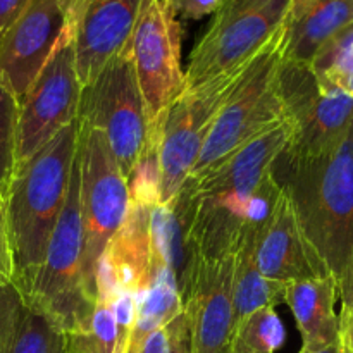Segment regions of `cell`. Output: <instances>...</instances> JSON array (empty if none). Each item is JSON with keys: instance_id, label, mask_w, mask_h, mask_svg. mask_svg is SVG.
Here are the masks:
<instances>
[{"instance_id": "f1b7e54d", "label": "cell", "mask_w": 353, "mask_h": 353, "mask_svg": "<svg viewBox=\"0 0 353 353\" xmlns=\"http://www.w3.org/2000/svg\"><path fill=\"white\" fill-rule=\"evenodd\" d=\"M0 283L12 285V252H10L6 199L2 196H0Z\"/></svg>"}, {"instance_id": "ac0fdd59", "label": "cell", "mask_w": 353, "mask_h": 353, "mask_svg": "<svg viewBox=\"0 0 353 353\" xmlns=\"http://www.w3.org/2000/svg\"><path fill=\"white\" fill-rule=\"evenodd\" d=\"M338 283L333 276L302 279L286 285L285 303L292 309L302 350L319 352L340 341V319L334 312Z\"/></svg>"}, {"instance_id": "7c38bea8", "label": "cell", "mask_w": 353, "mask_h": 353, "mask_svg": "<svg viewBox=\"0 0 353 353\" xmlns=\"http://www.w3.org/2000/svg\"><path fill=\"white\" fill-rule=\"evenodd\" d=\"M181 41L183 26L168 3L143 0L130 47L150 126L185 88Z\"/></svg>"}, {"instance_id": "7402d4cb", "label": "cell", "mask_w": 353, "mask_h": 353, "mask_svg": "<svg viewBox=\"0 0 353 353\" xmlns=\"http://www.w3.org/2000/svg\"><path fill=\"white\" fill-rule=\"evenodd\" d=\"M285 343V327L274 307H262L234 326L230 353H276Z\"/></svg>"}, {"instance_id": "836d02e7", "label": "cell", "mask_w": 353, "mask_h": 353, "mask_svg": "<svg viewBox=\"0 0 353 353\" xmlns=\"http://www.w3.org/2000/svg\"><path fill=\"white\" fill-rule=\"evenodd\" d=\"M299 353H307V352H299ZM309 353H343V348H341V341H338L336 345H331V347L324 348V350L309 352Z\"/></svg>"}, {"instance_id": "3957f363", "label": "cell", "mask_w": 353, "mask_h": 353, "mask_svg": "<svg viewBox=\"0 0 353 353\" xmlns=\"http://www.w3.org/2000/svg\"><path fill=\"white\" fill-rule=\"evenodd\" d=\"M292 126L286 119L238 148L196 185V212L192 234L205 261H221L233 254L247 217L248 203L272 165L288 147Z\"/></svg>"}, {"instance_id": "e0dca14e", "label": "cell", "mask_w": 353, "mask_h": 353, "mask_svg": "<svg viewBox=\"0 0 353 353\" xmlns=\"http://www.w3.org/2000/svg\"><path fill=\"white\" fill-rule=\"evenodd\" d=\"M196 200V185L188 178L171 202L152 207L150 212L152 259L169 268L181 305L202 261L192 234Z\"/></svg>"}, {"instance_id": "8d00e7d4", "label": "cell", "mask_w": 353, "mask_h": 353, "mask_svg": "<svg viewBox=\"0 0 353 353\" xmlns=\"http://www.w3.org/2000/svg\"><path fill=\"white\" fill-rule=\"evenodd\" d=\"M0 43H2V37H0Z\"/></svg>"}, {"instance_id": "4fadbf2b", "label": "cell", "mask_w": 353, "mask_h": 353, "mask_svg": "<svg viewBox=\"0 0 353 353\" xmlns=\"http://www.w3.org/2000/svg\"><path fill=\"white\" fill-rule=\"evenodd\" d=\"M71 30L64 0H33L0 43V74L23 99L48 59Z\"/></svg>"}, {"instance_id": "ba28073f", "label": "cell", "mask_w": 353, "mask_h": 353, "mask_svg": "<svg viewBox=\"0 0 353 353\" xmlns=\"http://www.w3.org/2000/svg\"><path fill=\"white\" fill-rule=\"evenodd\" d=\"M78 119L102 131L124 178L148 147L150 123L130 43L83 86Z\"/></svg>"}, {"instance_id": "4316f807", "label": "cell", "mask_w": 353, "mask_h": 353, "mask_svg": "<svg viewBox=\"0 0 353 353\" xmlns=\"http://www.w3.org/2000/svg\"><path fill=\"white\" fill-rule=\"evenodd\" d=\"M24 307L16 286L0 283V353H12Z\"/></svg>"}, {"instance_id": "484cf974", "label": "cell", "mask_w": 353, "mask_h": 353, "mask_svg": "<svg viewBox=\"0 0 353 353\" xmlns=\"http://www.w3.org/2000/svg\"><path fill=\"white\" fill-rule=\"evenodd\" d=\"M12 353H64V333L43 314L26 305Z\"/></svg>"}, {"instance_id": "8992f818", "label": "cell", "mask_w": 353, "mask_h": 353, "mask_svg": "<svg viewBox=\"0 0 353 353\" xmlns=\"http://www.w3.org/2000/svg\"><path fill=\"white\" fill-rule=\"evenodd\" d=\"M292 0H223L193 47L183 92L240 72L285 26Z\"/></svg>"}, {"instance_id": "e575fe53", "label": "cell", "mask_w": 353, "mask_h": 353, "mask_svg": "<svg viewBox=\"0 0 353 353\" xmlns=\"http://www.w3.org/2000/svg\"><path fill=\"white\" fill-rule=\"evenodd\" d=\"M343 92H345V93H348V95H350L352 99H353V72L350 74V78L347 79V83H345Z\"/></svg>"}, {"instance_id": "603a6c76", "label": "cell", "mask_w": 353, "mask_h": 353, "mask_svg": "<svg viewBox=\"0 0 353 353\" xmlns=\"http://www.w3.org/2000/svg\"><path fill=\"white\" fill-rule=\"evenodd\" d=\"M112 295H97L90 323L83 330L64 334V353H117Z\"/></svg>"}, {"instance_id": "83f0119b", "label": "cell", "mask_w": 353, "mask_h": 353, "mask_svg": "<svg viewBox=\"0 0 353 353\" xmlns=\"http://www.w3.org/2000/svg\"><path fill=\"white\" fill-rule=\"evenodd\" d=\"M164 2L176 17L199 21L216 12L223 0H164Z\"/></svg>"}, {"instance_id": "d6986e66", "label": "cell", "mask_w": 353, "mask_h": 353, "mask_svg": "<svg viewBox=\"0 0 353 353\" xmlns=\"http://www.w3.org/2000/svg\"><path fill=\"white\" fill-rule=\"evenodd\" d=\"M353 23V0H312L292 7L285 23L283 61L309 65L331 37Z\"/></svg>"}, {"instance_id": "74e56055", "label": "cell", "mask_w": 353, "mask_h": 353, "mask_svg": "<svg viewBox=\"0 0 353 353\" xmlns=\"http://www.w3.org/2000/svg\"><path fill=\"white\" fill-rule=\"evenodd\" d=\"M226 353H230V352H226Z\"/></svg>"}, {"instance_id": "5b68a950", "label": "cell", "mask_w": 353, "mask_h": 353, "mask_svg": "<svg viewBox=\"0 0 353 353\" xmlns=\"http://www.w3.org/2000/svg\"><path fill=\"white\" fill-rule=\"evenodd\" d=\"M81 257V169L76 148L64 207L52 231L33 290L24 302L50 319L64 334L83 330L95 309V302L86 295L83 283Z\"/></svg>"}, {"instance_id": "44dd1931", "label": "cell", "mask_w": 353, "mask_h": 353, "mask_svg": "<svg viewBox=\"0 0 353 353\" xmlns=\"http://www.w3.org/2000/svg\"><path fill=\"white\" fill-rule=\"evenodd\" d=\"M183 310L176 283L165 264L152 259L150 285L137 296V314L131 326L126 353H138L154 331L165 324Z\"/></svg>"}, {"instance_id": "7a4b0ae2", "label": "cell", "mask_w": 353, "mask_h": 353, "mask_svg": "<svg viewBox=\"0 0 353 353\" xmlns=\"http://www.w3.org/2000/svg\"><path fill=\"white\" fill-rule=\"evenodd\" d=\"M79 121L62 128L45 147L17 165L6 196L12 285L26 302L43 264L71 183Z\"/></svg>"}, {"instance_id": "1f68e13d", "label": "cell", "mask_w": 353, "mask_h": 353, "mask_svg": "<svg viewBox=\"0 0 353 353\" xmlns=\"http://www.w3.org/2000/svg\"><path fill=\"white\" fill-rule=\"evenodd\" d=\"M138 353H171V345H169L165 327L154 331V333L147 338V341H145L143 347H141V350Z\"/></svg>"}, {"instance_id": "5bb4252c", "label": "cell", "mask_w": 353, "mask_h": 353, "mask_svg": "<svg viewBox=\"0 0 353 353\" xmlns=\"http://www.w3.org/2000/svg\"><path fill=\"white\" fill-rule=\"evenodd\" d=\"M83 86L131 40L143 0H64Z\"/></svg>"}, {"instance_id": "30bf717a", "label": "cell", "mask_w": 353, "mask_h": 353, "mask_svg": "<svg viewBox=\"0 0 353 353\" xmlns=\"http://www.w3.org/2000/svg\"><path fill=\"white\" fill-rule=\"evenodd\" d=\"M240 72L214 79L193 92H183L157 121L161 205L171 202L192 174L214 121Z\"/></svg>"}, {"instance_id": "4dcf8cb0", "label": "cell", "mask_w": 353, "mask_h": 353, "mask_svg": "<svg viewBox=\"0 0 353 353\" xmlns=\"http://www.w3.org/2000/svg\"><path fill=\"white\" fill-rule=\"evenodd\" d=\"M340 319V341L343 350H353V302L348 307H341Z\"/></svg>"}, {"instance_id": "ffe728a7", "label": "cell", "mask_w": 353, "mask_h": 353, "mask_svg": "<svg viewBox=\"0 0 353 353\" xmlns=\"http://www.w3.org/2000/svg\"><path fill=\"white\" fill-rule=\"evenodd\" d=\"M265 221L245 217L233 248V330L241 319L262 307L285 303L286 285L264 278L255 264V240Z\"/></svg>"}, {"instance_id": "cb8c5ba5", "label": "cell", "mask_w": 353, "mask_h": 353, "mask_svg": "<svg viewBox=\"0 0 353 353\" xmlns=\"http://www.w3.org/2000/svg\"><path fill=\"white\" fill-rule=\"evenodd\" d=\"M309 68L323 88L343 90L353 72V23L338 31L319 48Z\"/></svg>"}, {"instance_id": "277c9868", "label": "cell", "mask_w": 353, "mask_h": 353, "mask_svg": "<svg viewBox=\"0 0 353 353\" xmlns=\"http://www.w3.org/2000/svg\"><path fill=\"white\" fill-rule=\"evenodd\" d=\"M285 26L241 69L190 174L202 179L238 148L285 119L278 74Z\"/></svg>"}, {"instance_id": "f546056e", "label": "cell", "mask_w": 353, "mask_h": 353, "mask_svg": "<svg viewBox=\"0 0 353 353\" xmlns=\"http://www.w3.org/2000/svg\"><path fill=\"white\" fill-rule=\"evenodd\" d=\"M33 0H0V37L21 17Z\"/></svg>"}, {"instance_id": "d4e9b609", "label": "cell", "mask_w": 353, "mask_h": 353, "mask_svg": "<svg viewBox=\"0 0 353 353\" xmlns=\"http://www.w3.org/2000/svg\"><path fill=\"white\" fill-rule=\"evenodd\" d=\"M17 121L19 99L0 74V196L6 199L17 169Z\"/></svg>"}, {"instance_id": "8fae6325", "label": "cell", "mask_w": 353, "mask_h": 353, "mask_svg": "<svg viewBox=\"0 0 353 353\" xmlns=\"http://www.w3.org/2000/svg\"><path fill=\"white\" fill-rule=\"evenodd\" d=\"M83 85L76 71L72 26L19 100L17 165L33 157L62 128L78 121Z\"/></svg>"}, {"instance_id": "6da1fadb", "label": "cell", "mask_w": 353, "mask_h": 353, "mask_svg": "<svg viewBox=\"0 0 353 353\" xmlns=\"http://www.w3.org/2000/svg\"><path fill=\"white\" fill-rule=\"evenodd\" d=\"M271 174L288 195L310 247L340 283L353 259V123L326 154L281 152Z\"/></svg>"}, {"instance_id": "d6a6232c", "label": "cell", "mask_w": 353, "mask_h": 353, "mask_svg": "<svg viewBox=\"0 0 353 353\" xmlns=\"http://www.w3.org/2000/svg\"><path fill=\"white\" fill-rule=\"evenodd\" d=\"M338 296L341 299L343 307H348L353 302V259L338 283Z\"/></svg>"}, {"instance_id": "2e32d148", "label": "cell", "mask_w": 353, "mask_h": 353, "mask_svg": "<svg viewBox=\"0 0 353 353\" xmlns=\"http://www.w3.org/2000/svg\"><path fill=\"white\" fill-rule=\"evenodd\" d=\"M255 264L264 278L288 285L331 276L300 228L288 195L283 192L255 240Z\"/></svg>"}, {"instance_id": "d590c367", "label": "cell", "mask_w": 353, "mask_h": 353, "mask_svg": "<svg viewBox=\"0 0 353 353\" xmlns=\"http://www.w3.org/2000/svg\"><path fill=\"white\" fill-rule=\"evenodd\" d=\"M312 2V0H292V7H300L303 6V3H309Z\"/></svg>"}, {"instance_id": "9c48e42d", "label": "cell", "mask_w": 353, "mask_h": 353, "mask_svg": "<svg viewBox=\"0 0 353 353\" xmlns=\"http://www.w3.org/2000/svg\"><path fill=\"white\" fill-rule=\"evenodd\" d=\"M285 119L292 126L286 155L314 157L336 147L353 123V99L319 85L309 65L281 61L278 74Z\"/></svg>"}, {"instance_id": "9a60e30c", "label": "cell", "mask_w": 353, "mask_h": 353, "mask_svg": "<svg viewBox=\"0 0 353 353\" xmlns=\"http://www.w3.org/2000/svg\"><path fill=\"white\" fill-rule=\"evenodd\" d=\"M233 254L221 261L202 259L183 302L192 353H226L233 334Z\"/></svg>"}, {"instance_id": "52a82bcc", "label": "cell", "mask_w": 353, "mask_h": 353, "mask_svg": "<svg viewBox=\"0 0 353 353\" xmlns=\"http://www.w3.org/2000/svg\"><path fill=\"white\" fill-rule=\"evenodd\" d=\"M78 154L81 169V274L86 295L95 302L99 261L123 226L130 195L126 178L121 172L103 133L81 121L78 131Z\"/></svg>"}]
</instances>
